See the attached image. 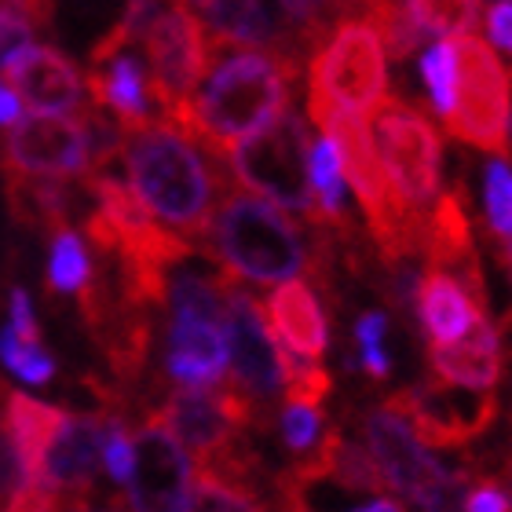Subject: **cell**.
<instances>
[{
  "label": "cell",
  "instance_id": "6da1fadb",
  "mask_svg": "<svg viewBox=\"0 0 512 512\" xmlns=\"http://www.w3.org/2000/svg\"><path fill=\"white\" fill-rule=\"evenodd\" d=\"M121 161L128 169V187L147 205L150 216L180 231L187 242H198L209 227L227 183V161L169 118H150L125 128Z\"/></svg>",
  "mask_w": 512,
  "mask_h": 512
},
{
  "label": "cell",
  "instance_id": "7a4b0ae2",
  "mask_svg": "<svg viewBox=\"0 0 512 512\" xmlns=\"http://www.w3.org/2000/svg\"><path fill=\"white\" fill-rule=\"evenodd\" d=\"M205 85L176 114V125L202 139L205 147L224 154L231 143L264 128L293 103V81L300 66L264 48L213 41Z\"/></svg>",
  "mask_w": 512,
  "mask_h": 512
},
{
  "label": "cell",
  "instance_id": "3957f363",
  "mask_svg": "<svg viewBox=\"0 0 512 512\" xmlns=\"http://www.w3.org/2000/svg\"><path fill=\"white\" fill-rule=\"evenodd\" d=\"M198 242L224 271L256 286L297 278L311 260L308 235L293 216L278 213L275 202L231 187L220 194V205Z\"/></svg>",
  "mask_w": 512,
  "mask_h": 512
},
{
  "label": "cell",
  "instance_id": "277c9868",
  "mask_svg": "<svg viewBox=\"0 0 512 512\" xmlns=\"http://www.w3.org/2000/svg\"><path fill=\"white\" fill-rule=\"evenodd\" d=\"M388 96L381 33L366 15H341L308 55V118L319 125L330 110H370Z\"/></svg>",
  "mask_w": 512,
  "mask_h": 512
},
{
  "label": "cell",
  "instance_id": "5b68a950",
  "mask_svg": "<svg viewBox=\"0 0 512 512\" xmlns=\"http://www.w3.org/2000/svg\"><path fill=\"white\" fill-rule=\"evenodd\" d=\"M308 150L311 128L297 110L286 107L278 118H271L264 128L224 150L227 172L235 176L246 191L260 194L278 209L300 216L315 224V191L308 176Z\"/></svg>",
  "mask_w": 512,
  "mask_h": 512
},
{
  "label": "cell",
  "instance_id": "8992f818",
  "mask_svg": "<svg viewBox=\"0 0 512 512\" xmlns=\"http://www.w3.org/2000/svg\"><path fill=\"white\" fill-rule=\"evenodd\" d=\"M370 114L395 209L406 220L425 224L439 194V169H443V143L436 125L399 96H384Z\"/></svg>",
  "mask_w": 512,
  "mask_h": 512
},
{
  "label": "cell",
  "instance_id": "52a82bcc",
  "mask_svg": "<svg viewBox=\"0 0 512 512\" xmlns=\"http://www.w3.org/2000/svg\"><path fill=\"white\" fill-rule=\"evenodd\" d=\"M454 55H458V88H454V110L443 125L465 147H476L483 154H505L512 147L509 70L476 30L454 37Z\"/></svg>",
  "mask_w": 512,
  "mask_h": 512
},
{
  "label": "cell",
  "instance_id": "ba28073f",
  "mask_svg": "<svg viewBox=\"0 0 512 512\" xmlns=\"http://www.w3.org/2000/svg\"><path fill=\"white\" fill-rule=\"evenodd\" d=\"M363 436L395 498L417 509H461L465 476L443 469L388 399L363 417Z\"/></svg>",
  "mask_w": 512,
  "mask_h": 512
},
{
  "label": "cell",
  "instance_id": "9c48e42d",
  "mask_svg": "<svg viewBox=\"0 0 512 512\" xmlns=\"http://www.w3.org/2000/svg\"><path fill=\"white\" fill-rule=\"evenodd\" d=\"M139 44L147 52L150 88H154V103L161 107V118H176L209 70L213 37L183 0H169L139 37Z\"/></svg>",
  "mask_w": 512,
  "mask_h": 512
},
{
  "label": "cell",
  "instance_id": "30bf717a",
  "mask_svg": "<svg viewBox=\"0 0 512 512\" xmlns=\"http://www.w3.org/2000/svg\"><path fill=\"white\" fill-rule=\"evenodd\" d=\"M224 341L227 366H231L227 384H235L267 421V410L282 395V359H278V341L267 326L260 300L235 275L227 278Z\"/></svg>",
  "mask_w": 512,
  "mask_h": 512
},
{
  "label": "cell",
  "instance_id": "8fae6325",
  "mask_svg": "<svg viewBox=\"0 0 512 512\" xmlns=\"http://www.w3.org/2000/svg\"><path fill=\"white\" fill-rule=\"evenodd\" d=\"M154 417L191 450L194 461L224 450L231 439L242 436V428L267 425L260 410L238 392L235 384H224V388H213V384L209 388H187L183 384V388L161 399Z\"/></svg>",
  "mask_w": 512,
  "mask_h": 512
},
{
  "label": "cell",
  "instance_id": "7c38bea8",
  "mask_svg": "<svg viewBox=\"0 0 512 512\" xmlns=\"http://www.w3.org/2000/svg\"><path fill=\"white\" fill-rule=\"evenodd\" d=\"M388 403L410 421V428L425 447L443 450L476 443L494 425V414H498L494 392H472V388H458V384H447L439 377L432 384H417V388L388 395Z\"/></svg>",
  "mask_w": 512,
  "mask_h": 512
},
{
  "label": "cell",
  "instance_id": "4fadbf2b",
  "mask_svg": "<svg viewBox=\"0 0 512 512\" xmlns=\"http://www.w3.org/2000/svg\"><path fill=\"white\" fill-rule=\"evenodd\" d=\"M191 487H194V465L183 454V443L150 414L139 425L132 439V472L125 480V502L128 509H169L183 512L191 509Z\"/></svg>",
  "mask_w": 512,
  "mask_h": 512
},
{
  "label": "cell",
  "instance_id": "5bb4252c",
  "mask_svg": "<svg viewBox=\"0 0 512 512\" xmlns=\"http://www.w3.org/2000/svg\"><path fill=\"white\" fill-rule=\"evenodd\" d=\"M183 4L202 19L213 41L264 48L297 66L308 63L315 48V41L289 19L278 0H183Z\"/></svg>",
  "mask_w": 512,
  "mask_h": 512
},
{
  "label": "cell",
  "instance_id": "9a60e30c",
  "mask_svg": "<svg viewBox=\"0 0 512 512\" xmlns=\"http://www.w3.org/2000/svg\"><path fill=\"white\" fill-rule=\"evenodd\" d=\"M0 165L30 176H85L88 136L77 114L15 118L0 139Z\"/></svg>",
  "mask_w": 512,
  "mask_h": 512
},
{
  "label": "cell",
  "instance_id": "2e32d148",
  "mask_svg": "<svg viewBox=\"0 0 512 512\" xmlns=\"http://www.w3.org/2000/svg\"><path fill=\"white\" fill-rule=\"evenodd\" d=\"M0 74L37 114H77L88 103L81 70L52 44H19L0 59Z\"/></svg>",
  "mask_w": 512,
  "mask_h": 512
},
{
  "label": "cell",
  "instance_id": "e0dca14e",
  "mask_svg": "<svg viewBox=\"0 0 512 512\" xmlns=\"http://www.w3.org/2000/svg\"><path fill=\"white\" fill-rule=\"evenodd\" d=\"M428 366L439 381L472 388V392H494L502 381L505 348L491 315L476 311L469 330L458 333L454 341H428Z\"/></svg>",
  "mask_w": 512,
  "mask_h": 512
},
{
  "label": "cell",
  "instance_id": "ac0fdd59",
  "mask_svg": "<svg viewBox=\"0 0 512 512\" xmlns=\"http://www.w3.org/2000/svg\"><path fill=\"white\" fill-rule=\"evenodd\" d=\"M264 319L275 333V341L293 355L322 359L330 348V319H326L315 289L300 278L278 282V289L264 304Z\"/></svg>",
  "mask_w": 512,
  "mask_h": 512
},
{
  "label": "cell",
  "instance_id": "d6986e66",
  "mask_svg": "<svg viewBox=\"0 0 512 512\" xmlns=\"http://www.w3.org/2000/svg\"><path fill=\"white\" fill-rule=\"evenodd\" d=\"M165 370L176 384L209 388L227 374V341L224 326L202 319L172 315L165 337Z\"/></svg>",
  "mask_w": 512,
  "mask_h": 512
},
{
  "label": "cell",
  "instance_id": "ffe728a7",
  "mask_svg": "<svg viewBox=\"0 0 512 512\" xmlns=\"http://www.w3.org/2000/svg\"><path fill=\"white\" fill-rule=\"evenodd\" d=\"M85 88H88V99L99 103V107H107L125 128L143 125V121L154 118L150 70L132 55V48H121V52L88 66Z\"/></svg>",
  "mask_w": 512,
  "mask_h": 512
},
{
  "label": "cell",
  "instance_id": "44dd1931",
  "mask_svg": "<svg viewBox=\"0 0 512 512\" xmlns=\"http://www.w3.org/2000/svg\"><path fill=\"white\" fill-rule=\"evenodd\" d=\"M414 308L428 341H454L458 333L469 330L476 311H487L472 300V293L461 286L458 275L443 271V267H428V275L417 278Z\"/></svg>",
  "mask_w": 512,
  "mask_h": 512
},
{
  "label": "cell",
  "instance_id": "7402d4cb",
  "mask_svg": "<svg viewBox=\"0 0 512 512\" xmlns=\"http://www.w3.org/2000/svg\"><path fill=\"white\" fill-rule=\"evenodd\" d=\"M4 194H8L11 220L30 231L52 235L70 224L74 191L63 183V176H30V172L4 169Z\"/></svg>",
  "mask_w": 512,
  "mask_h": 512
},
{
  "label": "cell",
  "instance_id": "603a6c76",
  "mask_svg": "<svg viewBox=\"0 0 512 512\" xmlns=\"http://www.w3.org/2000/svg\"><path fill=\"white\" fill-rule=\"evenodd\" d=\"M0 410H4L0 417H4V425H8L11 443L19 450L26 480H30V487H33V483L41 480L44 454L52 447V439H55V432H59V425H63L66 414L48 403H37V399H30V395H22V392L0 395ZM22 509H26V505H22Z\"/></svg>",
  "mask_w": 512,
  "mask_h": 512
},
{
  "label": "cell",
  "instance_id": "cb8c5ba5",
  "mask_svg": "<svg viewBox=\"0 0 512 512\" xmlns=\"http://www.w3.org/2000/svg\"><path fill=\"white\" fill-rule=\"evenodd\" d=\"M363 8L366 19L381 33L384 55H392L395 63H406L428 41V30L414 19L406 0H363Z\"/></svg>",
  "mask_w": 512,
  "mask_h": 512
},
{
  "label": "cell",
  "instance_id": "d4e9b609",
  "mask_svg": "<svg viewBox=\"0 0 512 512\" xmlns=\"http://www.w3.org/2000/svg\"><path fill=\"white\" fill-rule=\"evenodd\" d=\"M92 278V253L88 242L70 227L52 231V253H48V286L55 293H77Z\"/></svg>",
  "mask_w": 512,
  "mask_h": 512
},
{
  "label": "cell",
  "instance_id": "484cf974",
  "mask_svg": "<svg viewBox=\"0 0 512 512\" xmlns=\"http://www.w3.org/2000/svg\"><path fill=\"white\" fill-rule=\"evenodd\" d=\"M414 19L428 30V37H458L480 26L483 0H406Z\"/></svg>",
  "mask_w": 512,
  "mask_h": 512
},
{
  "label": "cell",
  "instance_id": "4316f807",
  "mask_svg": "<svg viewBox=\"0 0 512 512\" xmlns=\"http://www.w3.org/2000/svg\"><path fill=\"white\" fill-rule=\"evenodd\" d=\"M421 77H425L428 99L447 121L454 110V88H458V55H454V37H443L421 55Z\"/></svg>",
  "mask_w": 512,
  "mask_h": 512
},
{
  "label": "cell",
  "instance_id": "83f0119b",
  "mask_svg": "<svg viewBox=\"0 0 512 512\" xmlns=\"http://www.w3.org/2000/svg\"><path fill=\"white\" fill-rule=\"evenodd\" d=\"M0 363L26 384H48L55 377L52 352L41 348V341H22L11 326L0 330Z\"/></svg>",
  "mask_w": 512,
  "mask_h": 512
},
{
  "label": "cell",
  "instance_id": "f1b7e54d",
  "mask_svg": "<svg viewBox=\"0 0 512 512\" xmlns=\"http://www.w3.org/2000/svg\"><path fill=\"white\" fill-rule=\"evenodd\" d=\"M483 198H487V227L494 238L512 235V165L505 158L487 161V176H483Z\"/></svg>",
  "mask_w": 512,
  "mask_h": 512
},
{
  "label": "cell",
  "instance_id": "f546056e",
  "mask_svg": "<svg viewBox=\"0 0 512 512\" xmlns=\"http://www.w3.org/2000/svg\"><path fill=\"white\" fill-rule=\"evenodd\" d=\"M26 494H30V480H26V469L19 461V450H15V443L8 436V425L0 417V505L22 509Z\"/></svg>",
  "mask_w": 512,
  "mask_h": 512
},
{
  "label": "cell",
  "instance_id": "4dcf8cb0",
  "mask_svg": "<svg viewBox=\"0 0 512 512\" xmlns=\"http://www.w3.org/2000/svg\"><path fill=\"white\" fill-rule=\"evenodd\" d=\"M322 436V414L319 406L308 403H289L282 410V439L293 454H308Z\"/></svg>",
  "mask_w": 512,
  "mask_h": 512
},
{
  "label": "cell",
  "instance_id": "1f68e13d",
  "mask_svg": "<svg viewBox=\"0 0 512 512\" xmlns=\"http://www.w3.org/2000/svg\"><path fill=\"white\" fill-rule=\"evenodd\" d=\"M8 311H11L8 326L19 333L22 341H41V322H37V315H33V300H30V293H26L22 286L11 289Z\"/></svg>",
  "mask_w": 512,
  "mask_h": 512
},
{
  "label": "cell",
  "instance_id": "d6a6232c",
  "mask_svg": "<svg viewBox=\"0 0 512 512\" xmlns=\"http://www.w3.org/2000/svg\"><path fill=\"white\" fill-rule=\"evenodd\" d=\"M11 19H30L33 26L52 22V0H0V26Z\"/></svg>",
  "mask_w": 512,
  "mask_h": 512
},
{
  "label": "cell",
  "instance_id": "836d02e7",
  "mask_svg": "<svg viewBox=\"0 0 512 512\" xmlns=\"http://www.w3.org/2000/svg\"><path fill=\"white\" fill-rule=\"evenodd\" d=\"M483 26L491 33V44L512 55V0H491V8L483 15Z\"/></svg>",
  "mask_w": 512,
  "mask_h": 512
},
{
  "label": "cell",
  "instance_id": "e575fe53",
  "mask_svg": "<svg viewBox=\"0 0 512 512\" xmlns=\"http://www.w3.org/2000/svg\"><path fill=\"white\" fill-rule=\"evenodd\" d=\"M461 509L469 512H505L512 509L509 494L502 487H494V483H480V487H472L465 498H461Z\"/></svg>",
  "mask_w": 512,
  "mask_h": 512
},
{
  "label": "cell",
  "instance_id": "d590c367",
  "mask_svg": "<svg viewBox=\"0 0 512 512\" xmlns=\"http://www.w3.org/2000/svg\"><path fill=\"white\" fill-rule=\"evenodd\" d=\"M384 333H388V315L384 311H366V315H359V322H355V344L359 348H366V344H381Z\"/></svg>",
  "mask_w": 512,
  "mask_h": 512
},
{
  "label": "cell",
  "instance_id": "8d00e7d4",
  "mask_svg": "<svg viewBox=\"0 0 512 512\" xmlns=\"http://www.w3.org/2000/svg\"><path fill=\"white\" fill-rule=\"evenodd\" d=\"M359 366H363L370 377H388L392 374V359L384 352L381 344H366L363 355H359Z\"/></svg>",
  "mask_w": 512,
  "mask_h": 512
},
{
  "label": "cell",
  "instance_id": "74e56055",
  "mask_svg": "<svg viewBox=\"0 0 512 512\" xmlns=\"http://www.w3.org/2000/svg\"><path fill=\"white\" fill-rule=\"evenodd\" d=\"M19 110H22V103H19V96H15V88H11L8 81H0V128H8L11 121L19 118Z\"/></svg>",
  "mask_w": 512,
  "mask_h": 512
},
{
  "label": "cell",
  "instance_id": "f35d334b",
  "mask_svg": "<svg viewBox=\"0 0 512 512\" xmlns=\"http://www.w3.org/2000/svg\"><path fill=\"white\" fill-rule=\"evenodd\" d=\"M502 483H505V494H509V502H512V458H509V465H505V472H502Z\"/></svg>",
  "mask_w": 512,
  "mask_h": 512
},
{
  "label": "cell",
  "instance_id": "ab89813d",
  "mask_svg": "<svg viewBox=\"0 0 512 512\" xmlns=\"http://www.w3.org/2000/svg\"><path fill=\"white\" fill-rule=\"evenodd\" d=\"M502 249H505V264H509V271H512V235L502 242Z\"/></svg>",
  "mask_w": 512,
  "mask_h": 512
},
{
  "label": "cell",
  "instance_id": "60d3db41",
  "mask_svg": "<svg viewBox=\"0 0 512 512\" xmlns=\"http://www.w3.org/2000/svg\"><path fill=\"white\" fill-rule=\"evenodd\" d=\"M344 4H363V0H344Z\"/></svg>",
  "mask_w": 512,
  "mask_h": 512
},
{
  "label": "cell",
  "instance_id": "b9f144b4",
  "mask_svg": "<svg viewBox=\"0 0 512 512\" xmlns=\"http://www.w3.org/2000/svg\"><path fill=\"white\" fill-rule=\"evenodd\" d=\"M0 395H4V392H0Z\"/></svg>",
  "mask_w": 512,
  "mask_h": 512
}]
</instances>
